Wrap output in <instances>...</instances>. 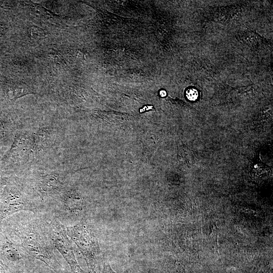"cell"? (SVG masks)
Returning a JSON list of instances; mask_svg holds the SVG:
<instances>
[{
  "mask_svg": "<svg viewBox=\"0 0 273 273\" xmlns=\"http://www.w3.org/2000/svg\"><path fill=\"white\" fill-rule=\"evenodd\" d=\"M0 228L27 255L44 263L56 273L62 271L41 213H16L5 219Z\"/></svg>",
  "mask_w": 273,
  "mask_h": 273,
  "instance_id": "1",
  "label": "cell"
},
{
  "mask_svg": "<svg viewBox=\"0 0 273 273\" xmlns=\"http://www.w3.org/2000/svg\"><path fill=\"white\" fill-rule=\"evenodd\" d=\"M69 238L75 243L92 273H101L103 255L98 239L90 225L82 220L74 225L65 226Z\"/></svg>",
  "mask_w": 273,
  "mask_h": 273,
  "instance_id": "2",
  "label": "cell"
},
{
  "mask_svg": "<svg viewBox=\"0 0 273 273\" xmlns=\"http://www.w3.org/2000/svg\"><path fill=\"white\" fill-rule=\"evenodd\" d=\"M54 247L63 256L73 273H86L78 264L72 243L65 232V228L51 213H41Z\"/></svg>",
  "mask_w": 273,
  "mask_h": 273,
  "instance_id": "3",
  "label": "cell"
},
{
  "mask_svg": "<svg viewBox=\"0 0 273 273\" xmlns=\"http://www.w3.org/2000/svg\"><path fill=\"white\" fill-rule=\"evenodd\" d=\"M30 258L0 228V261L14 271L26 264Z\"/></svg>",
  "mask_w": 273,
  "mask_h": 273,
  "instance_id": "4",
  "label": "cell"
},
{
  "mask_svg": "<svg viewBox=\"0 0 273 273\" xmlns=\"http://www.w3.org/2000/svg\"><path fill=\"white\" fill-rule=\"evenodd\" d=\"M29 33L31 37L35 39H41L46 36L44 30L37 26H32L29 30Z\"/></svg>",
  "mask_w": 273,
  "mask_h": 273,
  "instance_id": "5",
  "label": "cell"
},
{
  "mask_svg": "<svg viewBox=\"0 0 273 273\" xmlns=\"http://www.w3.org/2000/svg\"><path fill=\"white\" fill-rule=\"evenodd\" d=\"M187 98L191 101H195L198 98V92L194 88H190L186 92Z\"/></svg>",
  "mask_w": 273,
  "mask_h": 273,
  "instance_id": "6",
  "label": "cell"
},
{
  "mask_svg": "<svg viewBox=\"0 0 273 273\" xmlns=\"http://www.w3.org/2000/svg\"><path fill=\"white\" fill-rule=\"evenodd\" d=\"M26 89L18 87L14 89L13 92V98L14 99L19 98L23 96L30 93Z\"/></svg>",
  "mask_w": 273,
  "mask_h": 273,
  "instance_id": "7",
  "label": "cell"
},
{
  "mask_svg": "<svg viewBox=\"0 0 273 273\" xmlns=\"http://www.w3.org/2000/svg\"><path fill=\"white\" fill-rule=\"evenodd\" d=\"M103 268L102 273H116L111 268L109 263L105 261L103 262ZM123 273H129L128 271L124 272Z\"/></svg>",
  "mask_w": 273,
  "mask_h": 273,
  "instance_id": "8",
  "label": "cell"
},
{
  "mask_svg": "<svg viewBox=\"0 0 273 273\" xmlns=\"http://www.w3.org/2000/svg\"><path fill=\"white\" fill-rule=\"evenodd\" d=\"M13 271L8 266L0 261V273H13Z\"/></svg>",
  "mask_w": 273,
  "mask_h": 273,
  "instance_id": "9",
  "label": "cell"
},
{
  "mask_svg": "<svg viewBox=\"0 0 273 273\" xmlns=\"http://www.w3.org/2000/svg\"><path fill=\"white\" fill-rule=\"evenodd\" d=\"M152 106H147L144 107L143 109H140V112H143L146 110H148L153 108Z\"/></svg>",
  "mask_w": 273,
  "mask_h": 273,
  "instance_id": "10",
  "label": "cell"
},
{
  "mask_svg": "<svg viewBox=\"0 0 273 273\" xmlns=\"http://www.w3.org/2000/svg\"><path fill=\"white\" fill-rule=\"evenodd\" d=\"M160 95L162 97H165L166 96V92L164 90H162L160 92Z\"/></svg>",
  "mask_w": 273,
  "mask_h": 273,
  "instance_id": "11",
  "label": "cell"
},
{
  "mask_svg": "<svg viewBox=\"0 0 273 273\" xmlns=\"http://www.w3.org/2000/svg\"><path fill=\"white\" fill-rule=\"evenodd\" d=\"M29 271H28V273H42L40 271H37V270H34V269H32V271H30V270L29 269Z\"/></svg>",
  "mask_w": 273,
  "mask_h": 273,
  "instance_id": "12",
  "label": "cell"
}]
</instances>
